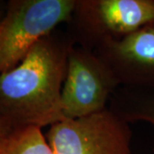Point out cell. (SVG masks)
Wrapping results in <instances>:
<instances>
[{
	"label": "cell",
	"mask_w": 154,
	"mask_h": 154,
	"mask_svg": "<svg viewBox=\"0 0 154 154\" xmlns=\"http://www.w3.org/2000/svg\"><path fill=\"white\" fill-rule=\"evenodd\" d=\"M75 45L67 31L56 29L34 45L18 66L0 75V122L5 131L66 120L61 94Z\"/></svg>",
	"instance_id": "cell-1"
},
{
	"label": "cell",
	"mask_w": 154,
	"mask_h": 154,
	"mask_svg": "<svg viewBox=\"0 0 154 154\" xmlns=\"http://www.w3.org/2000/svg\"><path fill=\"white\" fill-rule=\"evenodd\" d=\"M76 0H11L0 21V75L18 66L33 45L68 23Z\"/></svg>",
	"instance_id": "cell-2"
},
{
	"label": "cell",
	"mask_w": 154,
	"mask_h": 154,
	"mask_svg": "<svg viewBox=\"0 0 154 154\" xmlns=\"http://www.w3.org/2000/svg\"><path fill=\"white\" fill-rule=\"evenodd\" d=\"M154 20V0H76L67 32L95 51L118 42Z\"/></svg>",
	"instance_id": "cell-3"
},
{
	"label": "cell",
	"mask_w": 154,
	"mask_h": 154,
	"mask_svg": "<svg viewBox=\"0 0 154 154\" xmlns=\"http://www.w3.org/2000/svg\"><path fill=\"white\" fill-rule=\"evenodd\" d=\"M53 154H131L129 123L110 108L50 126L45 134Z\"/></svg>",
	"instance_id": "cell-4"
},
{
	"label": "cell",
	"mask_w": 154,
	"mask_h": 154,
	"mask_svg": "<svg viewBox=\"0 0 154 154\" xmlns=\"http://www.w3.org/2000/svg\"><path fill=\"white\" fill-rule=\"evenodd\" d=\"M119 87L105 61L93 51L75 45L69 54L61 94L65 119L86 117L105 110Z\"/></svg>",
	"instance_id": "cell-5"
},
{
	"label": "cell",
	"mask_w": 154,
	"mask_h": 154,
	"mask_svg": "<svg viewBox=\"0 0 154 154\" xmlns=\"http://www.w3.org/2000/svg\"><path fill=\"white\" fill-rule=\"evenodd\" d=\"M94 51L110 67L120 86L154 92V20Z\"/></svg>",
	"instance_id": "cell-6"
},
{
	"label": "cell",
	"mask_w": 154,
	"mask_h": 154,
	"mask_svg": "<svg viewBox=\"0 0 154 154\" xmlns=\"http://www.w3.org/2000/svg\"><path fill=\"white\" fill-rule=\"evenodd\" d=\"M110 108L128 123L145 122L154 125V92L123 88L116 90Z\"/></svg>",
	"instance_id": "cell-7"
},
{
	"label": "cell",
	"mask_w": 154,
	"mask_h": 154,
	"mask_svg": "<svg viewBox=\"0 0 154 154\" xmlns=\"http://www.w3.org/2000/svg\"><path fill=\"white\" fill-rule=\"evenodd\" d=\"M0 154H53L41 128L20 127L0 136Z\"/></svg>",
	"instance_id": "cell-8"
},
{
	"label": "cell",
	"mask_w": 154,
	"mask_h": 154,
	"mask_svg": "<svg viewBox=\"0 0 154 154\" xmlns=\"http://www.w3.org/2000/svg\"><path fill=\"white\" fill-rule=\"evenodd\" d=\"M5 132V128L3 127L2 123H1V122H0V136L2 135V134H4Z\"/></svg>",
	"instance_id": "cell-9"
},
{
	"label": "cell",
	"mask_w": 154,
	"mask_h": 154,
	"mask_svg": "<svg viewBox=\"0 0 154 154\" xmlns=\"http://www.w3.org/2000/svg\"><path fill=\"white\" fill-rule=\"evenodd\" d=\"M2 4L0 3V21H1V19H2V17L4 16V14H5V12L3 11V9H2Z\"/></svg>",
	"instance_id": "cell-10"
}]
</instances>
